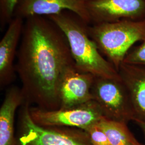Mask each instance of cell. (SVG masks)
I'll return each instance as SVG.
<instances>
[{"instance_id":"1","label":"cell","mask_w":145,"mask_h":145,"mask_svg":"<svg viewBox=\"0 0 145 145\" xmlns=\"http://www.w3.org/2000/svg\"><path fill=\"white\" fill-rule=\"evenodd\" d=\"M16 57L24 102L45 110L60 109L63 78L75 66L61 29L47 17L25 20Z\"/></svg>"},{"instance_id":"2","label":"cell","mask_w":145,"mask_h":145,"mask_svg":"<svg viewBox=\"0 0 145 145\" xmlns=\"http://www.w3.org/2000/svg\"><path fill=\"white\" fill-rule=\"evenodd\" d=\"M65 33L76 67L95 77L121 79L119 72L111 63L104 57L90 37V24L70 11L47 17Z\"/></svg>"},{"instance_id":"3","label":"cell","mask_w":145,"mask_h":145,"mask_svg":"<svg viewBox=\"0 0 145 145\" xmlns=\"http://www.w3.org/2000/svg\"><path fill=\"white\" fill-rule=\"evenodd\" d=\"M88 33L99 51L118 72L127 53L145 39V19L90 24Z\"/></svg>"},{"instance_id":"4","label":"cell","mask_w":145,"mask_h":145,"mask_svg":"<svg viewBox=\"0 0 145 145\" xmlns=\"http://www.w3.org/2000/svg\"><path fill=\"white\" fill-rule=\"evenodd\" d=\"M30 106L24 102L18 111L16 134L18 145H92L84 130L37 124L31 118Z\"/></svg>"},{"instance_id":"5","label":"cell","mask_w":145,"mask_h":145,"mask_svg":"<svg viewBox=\"0 0 145 145\" xmlns=\"http://www.w3.org/2000/svg\"><path fill=\"white\" fill-rule=\"evenodd\" d=\"M93 100L104 118L129 123L136 116L129 92L121 79L95 77L91 90Z\"/></svg>"},{"instance_id":"6","label":"cell","mask_w":145,"mask_h":145,"mask_svg":"<svg viewBox=\"0 0 145 145\" xmlns=\"http://www.w3.org/2000/svg\"><path fill=\"white\" fill-rule=\"evenodd\" d=\"M30 114L33 121L42 126L68 127L83 130L104 118L98 104L93 100L78 106L53 110L30 106Z\"/></svg>"},{"instance_id":"7","label":"cell","mask_w":145,"mask_h":145,"mask_svg":"<svg viewBox=\"0 0 145 145\" xmlns=\"http://www.w3.org/2000/svg\"><path fill=\"white\" fill-rule=\"evenodd\" d=\"M90 24L145 19V0H88Z\"/></svg>"},{"instance_id":"8","label":"cell","mask_w":145,"mask_h":145,"mask_svg":"<svg viewBox=\"0 0 145 145\" xmlns=\"http://www.w3.org/2000/svg\"><path fill=\"white\" fill-rule=\"evenodd\" d=\"M87 2L88 0H19L14 17L25 20L33 16L49 17L70 11L90 24Z\"/></svg>"},{"instance_id":"9","label":"cell","mask_w":145,"mask_h":145,"mask_svg":"<svg viewBox=\"0 0 145 145\" xmlns=\"http://www.w3.org/2000/svg\"><path fill=\"white\" fill-rule=\"evenodd\" d=\"M95 78L93 74L82 72L75 66L69 68L61 86L60 108L75 107L92 101L91 90Z\"/></svg>"},{"instance_id":"10","label":"cell","mask_w":145,"mask_h":145,"mask_svg":"<svg viewBox=\"0 0 145 145\" xmlns=\"http://www.w3.org/2000/svg\"><path fill=\"white\" fill-rule=\"evenodd\" d=\"M24 20L14 17L0 41V86L4 88L15 79L14 61L21 41Z\"/></svg>"},{"instance_id":"11","label":"cell","mask_w":145,"mask_h":145,"mask_svg":"<svg viewBox=\"0 0 145 145\" xmlns=\"http://www.w3.org/2000/svg\"><path fill=\"white\" fill-rule=\"evenodd\" d=\"M118 72L129 93L136 116L135 119L145 121V66L123 62Z\"/></svg>"},{"instance_id":"12","label":"cell","mask_w":145,"mask_h":145,"mask_svg":"<svg viewBox=\"0 0 145 145\" xmlns=\"http://www.w3.org/2000/svg\"><path fill=\"white\" fill-rule=\"evenodd\" d=\"M25 100L21 88H9L0 108V145H18L15 134V114Z\"/></svg>"},{"instance_id":"13","label":"cell","mask_w":145,"mask_h":145,"mask_svg":"<svg viewBox=\"0 0 145 145\" xmlns=\"http://www.w3.org/2000/svg\"><path fill=\"white\" fill-rule=\"evenodd\" d=\"M111 145H144L136 139L127 123L103 118L98 122Z\"/></svg>"},{"instance_id":"14","label":"cell","mask_w":145,"mask_h":145,"mask_svg":"<svg viewBox=\"0 0 145 145\" xmlns=\"http://www.w3.org/2000/svg\"><path fill=\"white\" fill-rule=\"evenodd\" d=\"M19 0H0V29L2 31L14 18Z\"/></svg>"},{"instance_id":"15","label":"cell","mask_w":145,"mask_h":145,"mask_svg":"<svg viewBox=\"0 0 145 145\" xmlns=\"http://www.w3.org/2000/svg\"><path fill=\"white\" fill-rule=\"evenodd\" d=\"M123 63L145 66V39L139 46L130 50L125 56Z\"/></svg>"},{"instance_id":"16","label":"cell","mask_w":145,"mask_h":145,"mask_svg":"<svg viewBox=\"0 0 145 145\" xmlns=\"http://www.w3.org/2000/svg\"><path fill=\"white\" fill-rule=\"evenodd\" d=\"M92 145H111L108 138L98 123L92 125L84 130Z\"/></svg>"},{"instance_id":"17","label":"cell","mask_w":145,"mask_h":145,"mask_svg":"<svg viewBox=\"0 0 145 145\" xmlns=\"http://www.w3.org/2000/svg\"><path fill=\"white\" fill-rule=\"evenodd\" d=\"M134 121L140 127V129L142 131L143 134L145 137V121L141 120L140 119H135Z\"/></svg>"}]
</instances>
